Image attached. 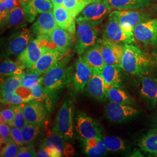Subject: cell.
<instances>
[{"label":"cell","mask_w":157,"mask_h":157,"mask_svg":"<svg viewBox=\"0 0 157 157\" xmlns=\"http://www.w3.org/2000/svg\"><path fill=\"white\" fill-rule=\"evenodd\" d=\"M72 58L71 54L66 55L44 75L43 86L46 95L55 93L72 81L74 67L69 63Z\"/></svg>","instance_id":"1"},{"label":"cell","mask_w":157,"mask_h":157,"mask_svg":"<svg viewBox=\"0 0 157 157\" xmlns=\"http://www.w3.org/2000/svg\"><path fill=\"white\" fill-rule=\"evenodd\" d=\"M89 4L84 0H64L63 6L75 17H78Z\"/></svg>","instance_id":"35"},{"label":"cell","mask_w":157,"mask_h":157,"mask_svg":"<svg viewBox=\"0 0 157 157\" xmlns=\"http://www.w3.org/2000/svg\"><path fill=\"white\" fill-rule=\"evenodd\" d=\"M32 93L33 96L34 100L41 101L45 99V94L43 86V82H40L37 84H35L30 88Z\"/></svg>","instance_id":"42"},{"label":"cell","mask_w":157,"mask_h":157,"mask_svg":"<svg viewBox=\"0 0 157 157\" xmlns=\"http://www.w3.org/2000/svg\"><path fill=\"white\" fill-rule=\"evenodd\" d=\"M54 48L48 35L38 36L17 56V61L26 69L33 67L45 51Z\"/></svg>","instance_id":"4"},{"label":"cell","mask_w":157,"mask_h":157,"mask_svg":"<svg viewBox=\"0 0 157 157\" xmlns=\"http://www.w3.org/2000/svg\"><path fill=\"white\" fill-rule=\"evenodd\" d=\"M135 39L144 45H157V19H148L137 24L134 28Z\"/></svg>","instance_id":"12"},{"label":"cell","mask_w":157,"mask_h":157,"mask_svg":"<svg viewBox=\"0 0 157 157\" xmlns=\"http://www.w3.org/2000/svg\"><path fill=\"white\" fill-rule=\"evenodd\" d=\"M22 76H9L2 80L1 83V93L15 92V91L21 86Z\"/></svg>","instance_id":"34"},{"label":"cell","mask_w":157,"mask_h":157,"mask_svg":"<svg viewBox=\"0 0 157 157\" xmlns=\"http://www.w3.org/2000/svg\"><path fill=\"white\" fill-rule=\"evenodd\" d=\"M37 152H36L33 146L26 147L22 146L16 157H37Z\"/></svg>","instance_id":"45"},{"label":"cell","mask_w":157,"mask_h":157,"mask_svg":"<svg viewBox=\"0 0 157 157\" xmlns=\"http://www.w3.org/2000/svg\"><path fill=\"white\" fill-rule=\"evenodd\" d=\"M138 145L143 151L157 154V128L152 129L144 135Z\"/></svg>","instance_id":"29"},{"label":"cell","mask_w":157,"mask_h":157,"mask_svg":"<svg viewBox=\"0 0 157 157\" xmlns=\"http://www.w3.org/2000/svg\"><path fill=\"white\" fill-rule=\"evenodd\" d=\"M93 76V72L84 61L82 56H79L75 63L73 73V86L77 92L83 91Z\"/></svg>","instance_id":"17"},{"label":"cell","mask_w":157,"mask_h":157,"mask_svg":"<svg viewBox=\"0 0 157 157\" xmlns=\"http://www.w3.org/2000/svg\"><path fill=\"white\" fill-rule=\"evenodd\" d=\"M152 63L151 57L147 56L138 47L130 44L124 45L120 66L126 72L133 75H145Z\"/></svg>","instance_id":"2"},{"label":"cell","mask_w":157,"mask_h":157,"mask_svg":"<svg viewBox=\"0 0 157 157\" xmlns=\"http://www.w3.org/2000/svg\"><path fill=\"white\" fill-rule=\"evenodd\" d=\"M74 127L73 104L70 100H67L56 116V125L53 129L67 140H70L74 137Z\"/></svg>","instance_id":"5"},{"label":"cell","mask_w":157,"mask_h":157,"mask_svg":"<svg viewBox=\"0 0 157 157\" xmlns=\"http://www.w3.org/2000/svg\"><path fill=\"white\" fill-rule=\"evenodd\" d=\"M108 151H123L126 150V145L122 139L117 136H107L102 138Z\"/></svg>","instance_id":"33"},{"label":"cell","mask_w":157,"mask_h":157,"mask_svg":"<svg viewBox=\"0 0 157 157\" xmlns=\"http://www.w3.org/2000/svg\"><path fill=\"white\" fill-rule=\"evenodd\" d=\"M36 17H33L29 11L26 3L21 2V5L11 10L8 16L1 21V29L21 27L26 23L32 22Z\"/></svg>","instance_id":"10"},{"label":"cell","mask_w":157,"mask_h":157,"mask_svg":"<svg viewBox=\"0 0 157 157\" xmlns=\"http://www.w3.org/2000/svg\"><path fill=\"white\" fill-rule=\"evenodd\" d=\"M41 126L28 124L21 129L25 144H30L36 140L40 133Z\"/></svg>","instance_id":"32"},{"label":"cell","mask_w":157,"mask_h":157,"mask_svg":"<svg viewBox=\"0 0 157 157\" xmlns=\"http://www.w3.org/2000/svg\"><path fill=\"white\" fill-rule=\"evenodd\" d=\"M54 6H63L64 0H51Z\"/></svg>","instance_id":"49"},{"label":"cell","mask_w":157,"mask_h":157,"mask_svg":"<svg viewBox=\"0 0 157 157\" xmlns=\"http://www.w3.org/2000/svg\"><path fill=\"white\" fill-rule=\"evenodd\" d=\"M85 90L96 100L104 101L108 98L105 83L99 73H93V76L86 85Z\"/></svg>","instance_id":"24"},{"label":"cell","mask_w":157,"mask_h":157,"mask_svg":"<svg viewBox=\"0 0 157 157\" xmlns=\"http://www.w3.org/2000/svg\"><path fill=\"white\" fill-rule=\"evenodd\" d=\"M19 150V146L17 145L11 139L7 143H6L1 149V157H17Z\"/></svg>","instance_id":"39"},{"label":"cell","mask_w":157,"mask_h":157,"mask_svg":"<svg viewBox=\"0 0 157 157\" xmlns=\"http://www.w3.org/2000/svg\"><path fill=\"white\" fill-rule=\"evenodd\" d=\"M26 68L19 62H14L11 59H6L0 64L1 77L13 76H22L25 73Z\"/></svg>","instance_id":"28"},{"label":"cell","mask_w":157,"mask_h":157,"mask_svg":"<svg viewBox=\"0 0 157 157\" xmlns=\"http://www.w3.org/2000/svg\"><path fill=\"white\" fill-rule=\"evenodd\" d=\"M83 151L87 156L100 157L104 155L107 152V147L102 138H93L83 140Z\"/></svg>","instance_id":"27"},{"label":"cell","mask_w":157,"mask_h":157,"mask_svg":"<svg viewBox=\"0 0 157 157\" xmlns=\"http://www.w3.org/2000/svg\"><path fill=\"white\" fill-rule=\"evenodd\" d=\"M155 0H107L111 9L115 10H135L150 6Z\"/></svg>","instance_id":"26"},{"label":"cell","mask_w":157,"mask_h":157,"mask_svg":"<svg viewBox=\"0 0 157 157\" xmlns=\"http://www.w3.org/2000/svg\"><path fill=\"white\" fill-rule=\"evenodd\" d=\"M58 27L52 11L41 13L30 28L31 32L37 36L50 35Z\"/></svg>","instance_id":"18"},{"label":"cell","mask_w":157,"mask_h":157,"mask_svg":"<svg viewBox=\"0 0 157 157\" xmlns=\"http://www.w3.org/2000/svg\"><path fill=\"white\" fill-rule=\"evenodd\" d=\"M37 152V157H62L61 152L54 147H43Z\"/></svg>","instance_id":"40"},{"label":"cell","mask_w":157,"mask_h":157,"mask_svg":"<svg viewBox=\"0 0 157 157\" xmlns=\"http://www.w3.org/2000/svg\"><path fill=\"white\" fill-rule=\"evenodd\" d=\"M122 67L119 65H105L100 75L105 83L106 89L112 87H123Z\"/></svg>","instance_id":"25"},{"label":"cell","mask_w":157,"mask_h":157,"mask_svg":"<svg viewBox=\"0 0 157 157\" xmlns=\"http://www.w3.org/2000/svg\"><path fill=\"white\" fill-rule=\"evenodd\" d=\"M10 12L8 11L4 0H0V18L1 21H3L8 16Z\"/></svg>","instance_id":"47"},{"label":"cell","mask_w":157,"mask_h":157,"mask_svg":"<svg viewBox=\"0 0 157 157\" xmlns=\"http://www.w3.org/2000/svg\"><path fill=\"white\" fill-rule=\"evenodd\" d=\"M0 135L1 144L5 145L11 139V126L5 122H1L0 124Z\"/></svg>","instance_id":"41"},{"label":"cell","mask_w":157,"mask_h":157,"mask_svg":"<svg viewBox=\"0 0 157 157\" xmlns=\"http://www.w3.org/2000/svg\"><path fill=\"white\" fill-rule=\"evenodd\" d=\"M50 39L54 48L67 55L73 43V36L60 27H57L51 33Z\"/></svg>","instance_id":"20"},{"label":"cell","mask_w":157,"mask_h":157,"mask_svg":"<svg viewBox=\"0 0 157 157\" xmlns=\"http://www.w3.org/2000/svg\"><path fill=\"white\" fill-rule=\"evenodd\" d=\"M86 2H87L89 4H90L91 3H92V1L91 0H84Z\"/></svg>","instance_id":"51"},{"label":"cell","mask_w":157,"mask_h":157,"mask_svg":"<svg viewBox=\"0 0 157 157\" xmlns=\"http://www.w3.org/2000/svg\"><path fill=\"white\" fill-rule=\"evenodd\" d=\"M155 124H156V125L157 126V116L156 118H155Z\"/></svg>","instance_id":"53"},{"label":"cell","mask_w":157,"mask_h":157,"mask_svg":"<svg viewBox=\"0 0 157 157\" xmlns=\"http://www.w3.org/2000/svg\"><path fill=\"white\" fill-rule=\"evenodd\" d=\"M102 39L119 44H131L135 37L126 33L121 26L113 17H108L102 33Z\"/></svg>","instance_id":"11"},{"label":"cell","mask_w":157,"mask_h":157,"mask_svg":"<svg viewBox=\"0 0 157 157\" xmlns=\"http://www.w3.org/2000/svg\"><path fill=\"white\" fill-rule=\"evenodd\" d=\"M54 147L61 152L62 157H72L74 155L75 149L66 139L55 130L52 131L43 140L41 147Z\"/></svg>","instance_id":"19"},{"label":"cell","mask_w":157,"mask_h":157,"mask_svg":"<svg viewBox=\"0 0 157 157\" xmlns=\"http://www.w3.org/2000/svg\"><path fill=\"white\" fill-rule=\"evenodd\" d=\"M28 124L43 125L48 119L45 105L40 101L31 100L20 104Z\"/></svg>","instance_id":"13"},{"label":"cell","mask_w":157,"mask_h":157,"mask_svg":"<svg viewBox=\"0 0 157 157\" xmlns=\"http://www.w3.org/2000/svg\"><path fill=\"white\" fill-rule=\"evenodd\" d=\"M109 17H113L119 24L126 33L134 36L135 26L149 18V15L137 10H115L109 13Z\"/></svg>","instance_id":"6"},{"label":"cell","mask_w":157,"mask_h":157,"mask_svg":"<svg viewBox=\"0 0 157 157\" xmlns=\"http://www.w3.org/2000/svg\"><path fill=\"white\" fill-rule=\"evenodd\" d=\"M82 56L91 69L93 73L100 74L101 71L106 65L101 53L100 41L86 51Z\"/></svg>","instance_id":"22"},{"label":"cell","mask_w":157,"mask_h":157,"mask_svg":"<svg viewBox=\"0 0 157 157\" xmlns=\"http://www.w3.org/2000/svg\"><path fill=\"white\" fill-rule=\"evenodd\" d=\"M139 91L142 98L152 109L157 104V80L148 76H141Z\"/></svg>","instance_id":"21"},{"label":"cell","mask_w":157,"mask_h":157,"mask_svg":"<svg viewBox=\"0 0 157 157\" xmlns=\"http://www.w3.org/2000/svg\"><path fill=\"white\" fill-rule=\"evenodd\" d=\"M11 107L13 108L15 112L14 119L12 124V126L22 129L28 123L26 121V119L25 118V114L23 113L21 106V105H13Z\"/></svg>","instance_id":"38"},{"label":"cell","mask_w":157,"mask_h":157,"mask_svg":"<svg viewBox=\"0 0 157 157\" xmlns=\"http://www.w3.org/2000/svg\"><path fill=\"white\" fill-rule=\"evenodd\" d=\"M91 1H92V2H100L103 0H91Z\"/></svg>","instance_id":"50"},{"label":"cell","mask_w":157,"mask_h":157,"mask_svg":"<svg viewBox=\"0 0 157 157\" xmlns=\"http://www.w3.org/2000/svg\"><path fill=\"white\" fill-rule=\"evenodd\" d=\"M26 3L30 13L34 17L38 13L52 11L54 8L51 0H29Z\"/></svg>","instance_id":"31"},{"label":"cell","mask_w":157,"mask_h":157,"mask_svg":"<svg viewBox=\"0 0 157 157\" xmlns=\"http://www.w3.org/2000/svg\"><path fill=\"white\" fill-rule=\"evenodd\" d=\"M134 107L109 101L105 107L107 119L113 123H122L134 118L139 113Z\"/></svg>","instance_id":"9"},{"label":"cell","mask_w":157,"mask_h":157,"mask_svg":"<svg viewBox=\"0 0 157 157\" xmlns=\"http://www.w3.org/2000/svg\"><path fill=\"white\" fill-rule=\"evenodd\" d=\"M1 102L5 104L12 105H20L26 101L15 92L1 93Z\"/></svg>","instance_id":"37"},{"label":"cell","mask_w":157,"mask_h":157,"mask_svg":"<svg viewBox=\"0 0 157 157\" xmlns=\"http://www.w3.org/2000/svg\"><path fill=\"white\" fill-rule=\"evenodd\" d=\"M32 34L30 30L21 28L8 38L4 46V53L6 56H19L31 41Z\"/></svg>","instance_id":"8"},{"label":"cell","mask_w":157,"mask_h":157,"mask_svg":"<svg viewBox=\"0 0 157 157\" xmlns=\"http://www.w3.org/2000/svg\"><path fill=\"white\" fill-rule=\"evenodd\" d=\"M11 137L13 141L19 147H22L25 144L21 129L13 126H11Z\"/></svg>","instance_id":"43"},{"label":"cell","mask_w":157,"mask_h":157,"mask_svg":"<svg viewBox=\"0 0 157 157\" xmlns=\"http://www.w3.org/2000/svg\"><path fill=\"white\" fill-rule=\"evenodd\" d=\"M75 120V129L82 140L93 138H103L100 125L83 112H78Z\"/></svg>","instance_id":"7"},{"label":"cell","mask_w":157,"mask_h":157,"mask_svg":"<svg viewBox=\"0 0 157 157\" xmlns=\"http://www.w3.org/2000/svg\"><path fill=\"white\" fill-rule=\"evenodd\" d=\"M151 58L152 63L157 67V45L154 46V48L152 50Z\"/></svg>","instance_id":"48"},{"label":"cell","mask_w":157,"mask_h":157,"mask_svg":"<svg viewBox=\"0 0 157 157\" xmlns=\"http://www.w3.org/2000/svg\"><path fill=\"white\" fill-rule=\"evenodd\" d=\"M29 0H21V2H27V1H28Z\"/></svg>","instance_id":"52"},{"label":"cell","mask_w":157,"mask_h":157,"mask_svg":"<svg viewBox=\"0 0 157 157\" xmlns=\"http://www.w3.org/2000/svg\"><path fill=\"white\" fill-rule=\"evenodd\" d=\"M111 10L107 0H103L100 2H92L84 8L76 21L84 20L101 23Z\"/></svg>","instance_id":"15"},{"label":"cell","mask_w":157,"mask_h":157,"mask_svg":"<svg viewBox=\"0 0 157 157\" xmlns=\"http://www.w3.org/2000/svg\"><path fill=\"white\" fill-rule=\"evenodd\" d=\"M77 23L76 39L75 50L78 56H82L86 50L100 41L101 33L100 23L88 21H76Z\"/></svg>","instance_id":"3"},{"label":"cell","mask_w":157,"mask_h":157,"mask_svg":"<svg viewBox=\"0 0 157 157\" xmlns=\"http://www.w3.org/2000/svg\"><path fill=\"white\" fill-rule=\"evenodd\" d=\"M14 116L15 112L12 107L4 109L1 111V122H5L11 126Z\"/></svg>","instance_id":"44"},{"label":"cell","mask_w":157,"mask_h":157,"mask_svg":"<svg viewBox=\"0 0 157 157\" xmlns=\"http://www.w3.org/2000/svg\"><path fill=\"white\" fill-rule=\"evenodd\" d=\"M15 93H17V94H19L21 97H22L26 102L34 100L33 96L32 93V90L30 88H28V87H24L22 86H21L15 91Z\"/></svg>","instance_id":"46"},{"label":"cell","mask_w":157,"mask_h":157,"mask_svg":"<svg viewBox=\"0 0 157 157\" xmlns=\"http://www.w3.org/2000/svg\"><path fill=\"white\" fill-rule=\"evenodd\" d=\"M43 76L42 75L34 72H25L21 77V86L31 88L35 84L43 82Z\"/></svg>","instance_id":"36"},{"label":"cell","mask_w":157,"mask_h":157,"mask_svg":"<svg viewBox=\"0 0 157 157\" xmlns=\"http://www.w3.org/2000/svg\"><path fill=\"white\" fill-rule=\"evenodd\" d=\"M52 11L58 26L74 36L76 33L75 17L63 6H54Z\"/></svg>","instance_id":"23"},{"label":"cell","mask_w":157,"mask_h":157,"mask_svg":"<svg viewBox=\"0 0 157 157\" xmlns=\"http://www.w3.org/2000/svg\"><path fill=\"white\" fill-rule=\"evenodd\" d=\"M107 94L109 101L129 105L133 104V98L122 87H111L107 89Z\"/></svg>","instance_id":"30"},{"label":"cell","mask_w":157,"mask_h":157,"mask_svg":"<svg viewBox=\"0 0 157 157\" xmlns=\"http://www.w3.org/2000/svg\"><path fill=\"white\" fill-rule=\"evenodd\" d=\"M101 53L106 65H119L124 52V45L100 39Z\"/></svg>","instance_id":"16"},{"label":"cell","mask_w":157,"mask_h":157,"mask_svg":"<svg viewBox=\"0 0 157 157\" xmlns=\"http://www.w3.org/2000/svg\"><path fill=\"white\" fill-rule=\"evenodd\" d=\"M65 55L56 49L50 48L40 56L33 67L26 69V72L45 75Z\"/></svg>","instance_id":"14"}]
</instances>
